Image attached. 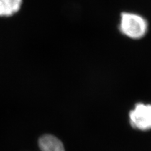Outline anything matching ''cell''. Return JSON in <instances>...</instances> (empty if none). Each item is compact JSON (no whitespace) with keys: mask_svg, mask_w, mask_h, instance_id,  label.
Wrapping results in <instances>:
<instances>
[{"mask_svg":"<svg viewBox=\"0 0 151 151\" xmlns=\"http://www.w3.org/2000/svg\"><path fill=\"white\" fill-rule=\"evenodd\" d=\"M41 151H65L62 141L51 134H46L39 140Z\"/></svg>","mask_w":151,"mask_h":151,"instance_id":"3957f363","label":"cell"},{"mask_svg":"<svg viewBox=\"0 0 151 151\" xmlns=\"http://www.w3.org/2000/svg\"><path fill=\"white\" fill-rule=\"evenodd\" d=\"M129 120L132 127L143 131L151 129V105L139 103L130 111Z\"/></svg>","mask_w":151,"mask_h":151,"instance_id":"7a4b0ae2","label":"cell"},{"mask_svg":"<svg viewBox=\"0 0 151 151\" xmlns=\"http://www.w3.org/2000/svg\"><path fill=\"white\" fill-rule=\"evenodd\" d=\"M118 30L122 35L132 40H139L146 35L148 22L141 15L130 11H123L119 19Z\"/></svg>","mask_w":151,"mask_h":151,"instance_id":"6da1fadb","label":"cell"},{"mask_svg":"<svg viewBox=\"0 0 151 151\" xmlns=\"http://www.w3.org/2000/svg\"><path fill=\"white\" fill-rule=\"evenodd\" d=\"M23 0H0V16L10 17L21 9Z\"/></svg>","mask_w":151,"mask_h":151,"instance_id":"277c9868","label":"cell"}]
</instances>
